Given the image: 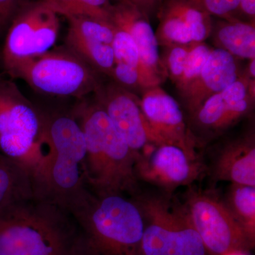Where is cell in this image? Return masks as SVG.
Returning <instances> with one entry per match:
<instances>
[{"label": "cell", "mask_w": 255, "mask_h": 255, "mask_svg": "<svg viewBox=\"0 0 255 255\" xmlns=\"http://www.w3.org/2000/svg\"><path fill=\"white\" fill-rule=\"evenodd\" d=\"M143 221L142 255H206L184 204L169 194L132 196Z\"/></svg>", "instance_id": "8992f818"}, {"label": "cell", "mask_w": 255, "mask_h": 255, "mask_svg": "<svg viewBox=\"0 0 255 255\" xmlns=\"http://www.w3.org/2000/svg\"><path fill=\"white\" fill-rule=\"evenodd\" d=\"M224 255H248V253H243V252H233V253H228Z\"/></svg>", "instance_id": "4dcf8cb0"}, {"label": "cell", "mask_w": 255, "mask_h": 255, "mask_svg": "<svg viewBox=\"0 0 255 255\" xmlns=\"http://www.w3.org/2000/svg\"><path fill=\"white\" fill-rule=\"evenodd\" d=\"M239 11L255 20V0H240Z\"/></svg>", "instance_id": "f1b7e54d"}, {"label": "cell", "mask_w": 255, "mask_h": 255, "mask_svg": "<svg viewBox=\"0 0 255 255\" xmlns=\"http://www.w3.org/2000/svg\"><path fill=\"white\" fill-rule=\"evenodd\" d=\"M184 206L206 252L224 255L233 252L248 253L254 248L224 201L212 193L191 191Z\"/></svg>", "instance_id": "9c48e42d"}, {"label": "cell", "mask_w": 255, "mask_h": 255, "mask_svg": "<svg viewBox=\"0 0 255 255\" xmlns=\"http://www.w3.org/2000/svg\"><path fill=\"white\" fill-rule=\"evenodd\" d=\"M210 16H216L226 20L234 19L239 11L240 0H187Z\"/></svg>", "instance_id": "d4e9b609"}, {"label": "cell", "mask_w": 255, "mask_h": 255, "mask_svg": "<svg viewBox=\"0 0 255 255\" xmlns=\"http://www.w3.org/2000/svg\"><path fill=\"white\" fill-rule=\"evenodd\" d=\"M33 196L28 171L0 152V209Z\"/></svg>", "instance_id": "d6986e66"}, {"label": "cell", "mask_w": 255, "mask_h": 255, "mask_svg": "<svg viewBox=\"0 0 255 255\" xmlns=\"http://www.w3.org/2000/svg\"><path fill=\"white\" fill-rule=\"evenodd\" d=\"M110 22L122 28L131 36L147 68L162 77V65L159 60L158 41L150 23V20L132 5L119 1L112 4Z\"/></svg>", "instance_id": "e0dca14e"}, {"label": "cell", "mask_w": 255, "mask_h": 255, "mask_svg": "<svg viewBox=\"0 0 255 255\" xmlns=\"http://www.w3.org/2000/svg\"><path fill=\"white\" fill-rule=\"evenodd\" d=\"M114 27L112 48L114 50V65L122 64L137 70L145 82L146 89L159 86L162 82V77L152 71L142 62L136 44L131 36L122 28L114 26Z\"/></svg>", "instance_id": "44dd1931"}, {"label": "cell", "mask_w": 255, "mask_h": 255, "mask_svg": "<svg viewBox=\"0 0 255 255\" xmlns=\"http://www.w3.org/2000/svg\"><path fill=\"white\" fill-rule=\"evenodd\" d=\"M45 111L28 100L13 80L0 75V152L32 176L46 152Z\"/></svg>", "instance_id": "5b68a950"}, {"label": "cell", "mask_w": 255, "mask_h": 255, "mask_svg": "<svg viewBox=\"0 0 255 255\" xmlns=\"http://www.w3.org/2000/svg\"><path fill=\"white\" fill-rule=\"evenodd\" d=\"M213 49L205 43H196L189 45V53L182 76L176 82L182 92L197 78L204 68Z\"/></svg>", "instance_id": "cb8c5ba5"}, {"label": "cell", "mask_w": 255, "mask_h": 255, "mask_svg": "<svg viewBox=\"0 0 255 255\" xmlns=\"http://www.w3.org/2000/svg\"><path fill=\"white\" fill-rule=\"evenodd\" d=\"M95 94L97 103L132 151L142 153L151 147L165 145L146 119L140 102L131 93L114 84L106 87L101 85Z\"/></svg>", "instance_id": "30bf717a"}, {"label": "cell", "mask_w": 255, "mask_h": 255, "mask_svg": "<svg viewBox=\"0 0 255 255\" xmlns=\"http://www.w3.org/2000/svg\"><path fill=\"white\" fill-rule=\"evenodd\" d=\"M77 229L63 207L40 198L0 209V255H75Z\"/></svg>", "instance_id": "3957f363"}, {"label": "cell", "mask_w": 255, "mask_h": 255, "mask_svg": "<svg viewBox=\"0 0 255 255\" xmlns=\"http://www.w3.org/2000/svg\"><path fill=\"white\" fill-rule=\"evenodd\" d=\"M125 1L137 8L142 14L150 20L152 15L158 13L163 0H119Z\"/></svg>", "instance_id": "83f0119b"}, {"label": "cell", "mask_w": 255, "mask_h": 255, "mask_svg": "<svg viewBox=\"0 0 255 255\" xmlns=\"http://www.w3.org/2000/svg\"><path fill=\"white\" fill-rule=\"evenodd\" d=\"M8 77L23 80L40 94L79 100L102 85L97 72L65 46L28 60Z\"/></svg>", "instance_id": "52a82bcc"}, {"label": "cell", "mask_w": 255, "mask_h": 255, "mask_svg": "<svg viewBox=\"0 0 255 255\" xmlns=\"http://www.w3.org/2000/svg\"><path fill=\"white\" fill-rule=\"evenodd\" d=\"M250 75L251 79H255V60H251V63L249 65Z\"/></svg>", "instance_id": "f546056e"}, {"label": "cell", "mask_w": 255, "mask_h": 255, "mask_svg": "<svg viewBox=\"0 0 255 255\" xmlns=\"http://www.w3.org/2000/svg\"><path fill=\"white\" fill-rule=\"evenodd\" d=\"M58 15L85 16L102 21H110V0H39Z\"/></svg>", "instance_id": "603a6c76"}, {"label": "cell", "mask_w": 255, "mask_h": 255, "mask_svg": "<svg viewBox=\"0 0 255 255\" xmlns=\"http://www.w3.org/2000/svg\"><path fill=\"white\" fill-rule=\"evenodd\" d=\"M86 142L85 181L98 196L137 194L138 179L132 151L97 102H82L73 109Z\"/></svg>", "instance_id": "277c9868"}, {"label": "cell", "mask_w": 255, "mask_h": 255, "mask_svg": "<svg viewBox=\"0 0 255 255\" xmlns=\"http://www.w3.org/2000/svg\"><path fill=\"white\" fill-rule=\"evenodd\" d=\"M68 212L76 226L75 255H142L143 221L132 198L90 191Z\"/></svg>", "instance_id": "7a4b0ae2"}, {"label": "cell", "mask_w": 255, "mask_h": 255, "mask_svg": "<svg viewBox=\"0 0 255 255\" xmlns=\"http://www.w3.org/2000/svg\"><path fill=\"white\" fill-rule=\"evenodd\" d=\"M26 0H0V27L9 23L20 6Z\"/></svg>", "instance_id": "4316f807"}, {"label": "cell", "mask_w": 255, "mask_h": 255, "mask_svg": "<svg viewBox=\"0 0 255 255\" xmlns=\"http://www.w3.org/2000/svg\"><path fill=\"white\" fill-rule=\"evenodd\" d=\"M189 50V46L187 45H176L169 52L167 70L175 82L182 76Z\"/></svg>", "instance_id": "484cf974"}, {"label": "cell", "mask_w": 255, "mask_h": 255, "mask_svg": "<svg viewBox=\"0 0 255 255\" xmlns=\"http://www.w3.org/2000/svg\"><path fill=\"white\" fill-rule=\"evenodd\" d=\"M238 78L235 57L223 48L211 51L197 78L183 94L191 114L209 97L223 91Z\"/></svg>", "instance_id": "2e32d148"}, {"label": "cell", "mask_w": 255, "mask_h": 255, "mask_svg": "<svg viewBox=\"0 0 255 255\" xmlns=\"http://www.w3.org/2000/svg\"><path fill=\"white\" fill-rule=\"evenodd\" d=\"M223 201L250 239L255 243V187L232 184Z\"/></svg>", "instance_id": "7402d4cb"}, {"label": "cell", "mask_w": 255, "mask_h": 255, "mask_svg": "<svg viewBox=\"0 0 255 255\" xmlns=\"http://www.w3.org/2000/svg\"><path fill=\"white\" fill-rule=\"evenodd\" d=\"M226 21L220 24L216 32V38L221 48L233 56L255 59V22H242L236 18Z\"/></svg>", "instance_id": "ffe728a7"}, {"label": "cell", "mask_w": 255, "mask_h": 255, "mask_svg": "<svg viewBox=\"0 0 255 255\" xmlns=\"http://www.w3.org/2000/svg\"><path fill=\"white\" fill-rule=\"evenodd\" d=\"M60 31L58 14L44 3L26 0L9 22L1 50L5 75L54 46Z\"/></svg>", "instance_id": "ba28073f"}, {"label": "cell", "mask_w": 255, "mask_h": 255, "mask_svg": "<svg viewBox=\"0 0 255 255\" xmlns=\"http://www.w3.org/2000/svg\"><path fill=\"white\" fill-rule=\"evenodd\" d=\"M46 152L32 176L34 196L68 211L90 193L85 181L87 147L73 111L46 112Z\"/></svg>", "instance_id": "6da1fadb"}, {"label": "cell", "mask_w": 255, "mask_h": 255, "mask_svg": "<svg viewBox=\"0 0 255 255\" xmlns=\"http://www.w3.org/2000/svg\"><path fill=\"white\" fill-rule=\"evenodd\" d=\"M140 107L151 127L167 145L182 149L193 160H198L196 141L188 130L177 101L159 86L147 89Z\"/></svg>", "instance_id": "4fadbf2b"}, {"label": "cell", "mask_w": 255, "mask_h": 255, "mask_svg": "<svg viewBox=\"0 0 255 255\" xmlns=\"http://www.w3.org/2000/svg\"><path fill=\"white\" fill-rule=\"evenodd\" d=\"M252 81L239 78L223 91L209 97L192 114L198 127L206 131H223L238 122L251 108Z\"/></svg>", "instance_id": "9a60e30c"}, {"label": "cell", "mask_w": 255, "mask_h": 255, "mask_svg": "<svg viewBox=\"0 0 255 255\" xmlns=\"http://www.w3.org/2000/svg\"><path fill=\"white\" fill-rule=\"evenodd\" d=\"M203 169L199 161L191 159L180 147L167 144L138 154L135 159L137 179L157 186L169 195L178 187L191 184Z\"/></svg>", "instance_id": "8fae6325"}, {"label": "cell", "mask_w": 255, "mask_h": 255, "mask_svg": "<svg viewBox=\"0 0 255 255\" xmlns=\"http://www.w3.org/2000/svg\"><path fill=\"white\" fill-rule=\"evenodd\" d=\"M66 18L69 26L65 46L97 73L112 75L114 66L112 23L85 16Z\"/></svg>", "instance_id": "7c38bea8"}, {"label": "cell", "mask_w": 255, "mask_h": 255, "mask_svg": "<svg viewBox=\"0 0 255 255\" xmlns=\"http://www.w3.org/2000/svg\"><path fill=\"white\" fill-rule=\"evenodd\" d=\"M216 181L255 187V141L253 134L228 143L220 151L211 169Z\"/></svg>", "instance_id": "ac0fdd59"}, {"label": "cell", "mask_w": 255, "mask_h": 255, "mask_svg": "<svg viewBox=\"0 0 255 255\" xmlns=\"http://www.w3.org/2000/svg\"><path fill=\"white\" fill-rule=\"evenodd\" d=\"M157 16V41L165 44L201 43L212 29L211 16L187 0H163Z\"/></svg>", "instance_id": "5bb4252c"}]
</instances>
